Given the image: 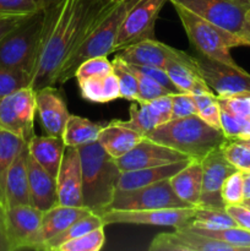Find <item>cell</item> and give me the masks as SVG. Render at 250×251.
<instances>
[{
    "mask_svg": "<svg viewBox=\"0 0 250 251\" xmlns=\"http://www.w3.org/2000/svg\"><path fill=\"white\" fill-rule=\"evenodd\" d=\"M240 118V135L238 140L250 139V118Z\"/></svg>",
    "mask_w": 250,
    "mask_h": 251,
    "instance_id": "obj_53",
    "label": "cell"
},
{
    "mask_svg": "<svg viewBox=\"0 0 250 251\" xmlns=\"http://www.w3.org/2000/svg\"><path fill=\"white\" fill-rule=\"evenodd\" d=\"M198 114L195 100L191 93H172V119L191 117Z\"/></svg>",
    "mask_w": 250,
    "mask_h": 251,
    "instance_id": "obj_44",
    "label": "cell"
},
{
    "mask_svg": "<svg viewBox=\"0 0 250 251\" xmlns=\"http://www.w3.org/2000/svg\"><path fill=\"white\" fill-rule=\"evenodd\" d=\"M83 100L93 103H108L120 98L119 81L113 73L92 76L77 81Z\"/></svg>",
    "mask_w": 250,
    "mask_h": 251,
    "instance_id": "obj_26",
    "label": "cell"
},
{
    "mask_svg": "<svg viewBox=\"0 0 250 251\" xmlns=\"http://www.w3.org/2000/svg\"><path fill=\"white\" fill-rule=\"evenodd\" d=\"M103 127L104 125H102L100 123L91 122L87 118L70 114L66 120L61 139H63L65 146H82V145L97 141Z\"/></svg>",
    "mask_w": 250,
    "mask_h": 251,
    "instance_id": "obj_27",
    "label": "cell"
},
{
    "mask_svg": "<svg viewBox=\"0 0 250 251\" xmlns=\"http://www.w3.org/2000/svg\"><path fill=\"white\" fill-rule=\"evenodd\" d=\"M28 17V16H26ZM26 17H10V19H0V42L12 31L16 28Z\"/></svg>",
    "mask_w": 250,
    "mask_h": 251,
    "instance_id": "obj_50",
    "label": "cell"
},
{
    "mask_svg": "<svg viewBox=\"0 0 250 251\" xmlns=\"http://www.w3.org/2000/svg\"><path fill=\"white\" fill-rule=\"evenodd\" d=\"M243 205L248 206V207L250 208V199H247V200H244V201H243Z\"/></svg>",
    "mask_w": 250,
    "mask_h": 251,
    "instance_id": "obj_56",
    "label": "cell"
},
{
    "mask_svg": "<svg viewBox=\"0 0 250 251\" xmlns=\"http://www.w3.org/2000/svg\"><path fill=\"white\" fill-rule=\"evenodd\" d=\"M221 107L242 118H250V93L218 98Z\"/></svg>",
    "mask_w": 250,
    "mask_h": 251,
    "instance_id": "obj_46",
    "label": "cell"
},
{
    "mask_svg": "<svg viewBox=\"0 0 250 251\" xmlns=\"http://www.w3.org/2000/svg\"><path fill=\"white\" fill-rule=\"evenodd\" d=\"M100 227H105L102 217L98 213L90 212L88 215L78 218L76 222H74L70 227L66 228L60 234H58L53 239L49 240L46 244L44 251H58V248L61 244H64V243L81 237V235L86 234V233L91 232L93 229H97Z\"/></svg>",
    "mask_w": 250,
    "mask_h": 251,
    "instance_id": "obj_30",
    "label": "cell"
},
{
    "mask_svg": "<svg viewBox=\"0 0 250 251\" xmlns=\"http://www.w3.org/2000/svg\"><path fill=\"white\" fill-rule=\"evenodd\" d=\"M168 0H137L127 11L115 39L113 53L154 38V27L162 7Z\"/></svg>",
    "mask_w": 250,
    "mask_h": 251,
    "instance_id": "obj_9",
    "label": "cell"
},
{
    "mask_svg": "<svg viewBox=\"0 0 250 251\" xmlns=\"http://www.w3.org/2000/svg\"><path fill=\"white\" fill-rule=\"evenodd\" d=\"M193 96L199 117L203 122L207 123L210 126L222 130L221 129V105L217 96L213 92H201Z\"/></svg>",
    "mask_w": 250,
    "mask_h": 251,
    "instance_id": "obj_36",
    "label": "cell"
},
{
    "mask_svg": "<svg viewBox=\"0 0 250 251\" xmlns=\"http://www.w3.org/2000/svg\"><path fill=\"white\" fill-rule=\"evenodd\" d=\"M114 71L112 61L108 60L107 55L95 56V58H90L87 60L82 61L76 69L75 76L74 77L77 81L83 80V78L92 77V76L104 75V74H109Z\"/></svg>",
    "mask_w": 250,
    "mask_h": 251,
    "instance_id": "obj_42",
    "label": "cell"
},
{
    "mask_svg": "<svg viewBox=\"0 0 250 251\" xmlns=\"http://www.w3.org/2000/svg\"><path fill=\"white\" fill-rule=\"evenodd\" d=\"M199 74L217 98L250 93V74L240 66H232L203 55L195 56Z\"/></svg>",
    "mask_w": 250,
    "mask_h": 251,
    "instance_id": "obj_10",
    "label": "cell"
},
{
    "mask_svg": "<svg viewBox=\"0 0 250 251\" xmlns=\"http://www.w3.org/2000/svg\"><path fill=\"white\" fill-rule=\"evenodd\" d=\"M240 37L244 41L245 46L250 47V9L248 10L247 15H245V20L244 24H243V29Z\"/></svg>",
    "mask_w": 250,
    "mask_h": 251,
    "instance_id": "obj_52",
    "label": "cell"
},
{
    "mask_svg": "<svg viewBox=\"0 0 250 251\" xmlns=\"http://www.w3.org/2000/svg\"><path fill=\"white\" fill-rule=\"evenodd\" d=\"M146 137L194 159H202L228 140L222 130L210 126L198 114L159 125Z\"/></svg>",
    "mask_w": 250,
    "mask_h": 251,
    "instance_id": "obj_4",
    "label": "cell"
},
{
    "mask_svg": "<svg viewBox=\"0 0 250 251\" xmlns=\"http://www.w3.org/2000/svg\"><path fill=\"white\" fill-rule=\"evenodd\" d=\"M202 164V189L196 207H210L225 210L222 191L225 179L238 169L228 162L221 147L213 150L201 159Z\"/></svg>",
    "mask_w": 250,
    "mask_h": 251,
    "instance_id": "obj_14",
    "label": "cell"
},
{
    "mask_svg": "<svg viewBox=\"0 0 250 251\" xmlns=\"http://www.w3.org/2000/svg\"><path fill=\"white\" fill-rule=\"evenodd\" d=\"M58 205L83 206L82 172L77 147L65 146L56 176Z\"/></svg>",
    "mask_w": 250,
    "mask_h": 251,
    "instance_id": "obj_17",
    "label": "cell"
},
{
    "mask_svg": "<svg viewBox=\"0 0 250 251\" xmlns=\"http://www.w3.org/2000/svg\"><path fill=\"white\" fill-rule=\"evenodd\" d=\"M112 63L114 74L119 81L120 98H124L130 102L139 100V85H137V78L135 77L134 73L130 70L127 64L119 55H115Z\"/></svg>",
    "mask_w": 250,
    "mask_h": 251,
    "instance_id": "obj_35",
    "label": "cell"
},
{
    "mask_svg": "<svg viewBox=\"0 0 250 251\" xmlns=\"http://www.w3.org/2000/svg\"><path fill=\"white\" fill-rule=\"evenodd\" d=\"M191 229L200 234L215 238L221 242L234 247L238 251L250 250V232L240 227H225L216 228V229H205V228H196L188 225Z\"/></svg>",
    "mask_w": 250,
    "mask_h": 251,
    "instance_id": "obj_33",
    "label": "cell"
},
{
    "mask_svg": "<svg viewBox=\"0 0 250 251\" xmlns=\"http://www.w3.org/2000/svg\"><path fill=\"white\" fill-rule=\"evenodd\" d=\"M126 64L130 68V70L134 73L135 77L137 78V85H139V100L137 102H149V100H154L157 97H161V96L171 95V91L164 87L163 85H161L158 81L150 77V76L141 73V71L136 70L131 64Z\"/></svg>",
    "mask_w": 250,
    "mask_h": 251,
    "instance_id": "obj_40",
    "label": "cell"
},
{
    "mask_svg": "<svg viewBox=\"0 0 250 251\" xmlns=\"http://www.w3.org/2000/svg\"><path fill=\"white\" fill-rule=\"evenodd\" d=\"M194 207L178 198L169 180H161L130 191H117L105 210H157ZM104 210V211H105Z\"/></svg>",
    "mask_w": 250,
    "mask_h": 251,
    "instance_id": "obj_11",
    "label": "cell"
},
{
    "mask_svg": "<svg viewBox=\"0 0 250 251\" xmlns=\"http://www.w3.org/2000/svg\"><path fill=\"white\" fill-rule=\"evenodd\" d=\"M196 207L157 208V210H105L100 213L105 226L139 225L158 227H183L193 222Z\"/></svg>",
    "mask_w": 250,
    "mask_h": 251,
    "instance_id": "obj_13",
    "label": "cell"
},
{
    "mask_svg": "<svg viewBox=\"0 0 250 251\" xmlns=\"http://www.w3.org/2000/svg\"><path fill=\"white\" fill-rule=\"evenodd\" d=\"M144 137L136 130L125 126L120 120H112L104 125L97 141L113 158L117 159L134 149Z\"/></svg>",
    "mask_w": 250,
    "mask_h": 251,
    "instance_id": "obj_21",
    "label": "cell"
},
{
    "mask_svg": "<svg viewBox=\"0 0 250 251\" xmlns=\"http://www.w3.org/2000/svg\"><path fill=\"white\" fill-rule=\"evenodd\" d=\"M242 1H244V2H245V4H247V5H248V6H249V7H250V0H242Z\"/></svg>",
    "mask_w": 250,
    "mask_h": 251,
    "instance_id": "obj_58",
    "label": "cell"
},
{
    "mask_svg": "<svg viewBox=\"0 0 250 251\" xmlns=\"http://www.w3.org/2000/svg\"><path fill=\"white\" fill-rule=\"evenodd\" d=\"M225 208L228 215L237 223L238 227L250 232V208L248 206L239 203V205H225Z\"/></svg>",
    "mask_w": 250,
    "mask_h": 251,
    "instance_id": "obj_49",
    "label": "cell"
},
{
    "mask_svg": "<svg viewBox=\"0 0 250 251\" xmlns=\"http://www.w3.org/2000/svg\"><path fill=\"white\" fill-rule=\"evenodd\" d=\"M92 211L86 206H64L55 205L54 207L44 211L42 217V238L46 244L54 237L70 227L74 222Z\"/></svg>",
    "mask_w": 250,
    "mask_h": 251,
    "instance_id": "obj_25",
    "label": "cell"
},
{
    "mask_svg": "<svg viewBox=\"0 0 250 251\" xmlns=\"http://www.w3.org/2000/svg\"><path fill=\"white\" fill-rule=\"evenodd\" d=\"M244 184V200L250 199V172H242Z\"/></svg>",
    "mask_w": 250,
    "mask_h": 251,
    "instance_id": "obj_54",
    "label": "cell"
},
{
    "mask_svg": "<svg viewBox=\"0 0 250 251\" xmlns=\"http://www.w3.org/2000/svg\"><path fill=\"white\" fill-rule=\"evenodd\" d=\"M129 120H120L125 126L131 127V129L136 130L140 134L146 136L149 132L159 126L161 120H159L158 115L153 110L149 102H137L134 100L129 108Z\"/></svg>",
    "mask_w": 250,
    "mask_h": 251,
    "instance_id": "obj_31",
    "label": "cell"
},
{
    "mask_svg": "<svg viewBox=\"0 0 250 251\" xmlns=\"http://www.w3.org/2000/svg\"><path fill=\"white\" fill-rule=\"evenodd\" d=\"M118 55L124 61L135 65L166 68L169 61H179L196 68L195 56L183 50L157 41L156 38L145 39L119 51Z\"/></svg>",
    "mask_w": 250,
    "mask_h": 251,
    "instance_id": "obj_15",
    "label": "cell"
},
{
    "mask_svg": "<svg viewBox=\"0 0 250 251\" xmlns=\"http://www.w3.org/2000/svg\"><path fill=\"white\" fill-rule=\"evenodd\" d=\"M32 76L25 71L0 65V98L26 86H31Z\"/></svg>",
    "mask_w": 250,
    "mask_h": 251,
    "instance_id": "obj_39",
    "label": "cell"
},
{
    "mask_svg": "<svg viewBox=\"0 0 250 251\" xmlns=\"http://www.w3.org/2000/svg\"><path fill=\"white\" fill-rule=\"evenodd\" d=\"M43 7V0H0V19L26 17Z\"/></svg>",
    "mask_w": 250,
    "mask_h": 251,
    "instance_id": "obj_38",
    "label": "cell"
},
{
    "mask_svg": "<svg viewBox=\"0 0 250 251\" xmlns=\"http://www.w3.org/2000/svg\"><path fill=\"white\" fill-rule=\"evenodd\" d=\"M174 229L183 239V242L188 245L190 251H238L232 245L195 232L188 225Z\"/></svg>",
    "mask_w": 250,
    "mask_h": 251,
    "instance_id": "obj_32",
    "label": "cell"
},
{
    "mask_svg": "<svg viewBox=\"0 0 250 251\" xmlns=\"http://www.w3.org/2000/svg\"><path fill=\"white\" fill-rule=\"evenodd\" d=\"M36 113V90L32 86L20 88L0 98V130L28 142L34 136Z\"/></svg>",
    "mask_w": 250,
    "mask_h": 251,
    "instance_id": "obj_7",
    "label": "cell"
},
{
    "mask_svg": "<svg viewBox=\"0 0 250 251\" xmlns=\"http://www.w3.org/2000/svg\"><path fill=\"white\" fill-rule=\"evenodd\" d=\"M43 1H44V4H46V6H47V5H48V4H50V2H53L54 0H43Z\"/></svg>",
    "mask_w": 250,
    "mask_h": 251,
    "instance_id": "obj_57",
    "label": "cell"
},
{
    "mask_svg": "<svg viewBox=\"0 0 250 251\" xmlns=\"http://www.w3.org/2000/svg\"><path fill=\"white\" fill-rule=\"evenodd\" d=\"M151 107L158 115L161 124H166V123L171 122L172 119V93L171 95L161 96L154 100H149Z\"/></svg>",
    "mask_w": 250,
    "mask_h": 251,
    "instance_id": "obj_48",
    "label": "cell"
},
{
    "mask_svg": "<svg viewBox=\"0 0 250 251\" xmlns=\"http://www.w3.org/2000/svg\"><path fill=\"white\" fill-rule=\"evenodd\" d=\"M104 227H100L64 243L58 248V251H100L104 245Z\"/></svg>",
    "mask_w": 250,
    "mask_h": 251,
    "instance_id": "obj_37",
    "label": "cell"
},
{
    "mask_svg": "<svg viewBox=\"0 0 250 251\" xmlns=\"http://www.w3.org/2000/svg\"><path fill=\"white\" fill-rule=\"evenodd\" d=\"M174 193L188 205L196 207L202 189L201 159H191L181 171L169 179Z\"/></svg>",
    "mask_w": 250,
    "mask_h": 251,
    "instance_id": "obj_23",
    "label": "cell"
},
{
    "mask_svg": "<svg viewBox=\"0 0 250 251\" xmlns=\"http://www.w3.org/2000/svg\"><path fill=\"white\" fill-rule=\"evenodd\" d=\"M172 5L178 14L191 47L199 55L207 56L228 65L239 66L230 55V48L245 46L240 37L220 28L180 5Z\"/></svg>",
    "mask_w": 250,
    "mask_h": 251,
    "instance_id": "obj_5",
    "label": "cell"
},
{
    "mask_svg": "<svg viewBox=\"0 0 250 251\" xmlns=\"http://www.w3.org/2000/svg\"><path fill=\"white\" fill-rule=\"evenodd\" d=\"M168 1L190 10L206 21L238 37L242 34L245 15L250 9L242 0H168Z\"/></svg>",
    "mask_w": 250,
    "mask_h": 251,
    "instance_id": "obj_12",
    "label": "cell"
},
{
    "mask_svg": "<svg viewBox=\"0 0 250 251\" xmlns=\"http://www.w3.org/2000/svg\"><path fill=\"white\" fill-rule=\"evenodd\" d=\"M28 152L49 174L56 178L59 168H60L61 159H63L65 144L61 137L50 136H37L34 135L27 142Z\"/></svg>",
    "mask_w": 250,
    "mask_h": 251,
    "instance_id": "obj_24",
    "label": "cell"
},
{
    "mask_svg": "<svg viewBox=\"0 0 250 251\" xmlns=\"http://www.w3.org/2000/svg\"><path fill=\"white\" fill-rule=\"evenodd\" d=\"M29 196L31 205L41 211H47L58 205L56 178L49 174L33 157L27 156Z\"/></svg>",
    "mask_w": 250,
    "mask_h": 251,
    "instance_id": "obj_19",
    "label": "cell"
},
{
    "mask_svg": "<svg viewBox=\"0 0 250 251\" xmlns=\"http://www.w3.org/2000/svg\"><path fill=\"white\" fill-rule=\"evenodd\" d=\"M100 0H54L44 7L43 31L31 86H55L86 17Z\"/></svg>",
    "mask_w": 250,
    "mask_h": 251,
    "instance_id": "obj_1",
    "label": "cell"
},
{
    "mask_svg": "<svg viewBox=\"0 0 250 251\" xmlns=\"http://www.w3.org/2000/svg\"><path fill=\"white\" fill-rule=\"evenodd\" d=\"M37 113L44 132L50 136L61 137L68 120V105L60 91L55 86H46L36 91Z\"/></svg>",
    "mask_w": 250,
    "mask_h": 251,
    "instance_id": "obj_18",
    "label": "cell"
},
{
    "mask_svg": "<svg viewBox=\"0 0 250 251\" xmlns=\"http://www.w3.org/2000/svg\"><path fill=\"white\" fill-rule=\"evenodd\" d=\"M193 159V158H191ZM191 159L166 164V166L150 167V168L135 169V171L122 172L117 191H130L142 186L157 183L161 180H169L174 174L184 168Z\"/></svg>",
    "mask_w": 250,
    "mask_h": 251,
    "instance_id": "obj_22",
    "label": "cell"
},
{
    "mask_svg": "<svg viewBox=\"0 0 250 251\" xmlns=\"http://www.w3.org/2000/svg\"><path fill=\"white\" fill-rule=\"evenodd\" d=\"M196 228H205V229H216V228L225 227H238L228 212L220 208L210 207H196L195 217L193 222L189 223Z\"/></svg>",
    "mask_w": 250,
    "mask_h": 251,
    "instance_id": "obj_34",
    "label": "cell"
},
{
    "mask_svg": "<svg viewBox=\"0 0 250 251\" xmlns=\"http://www.w3.org/2000/svg\"><path fill=\"white\" fill-rule=\"evenodd\" d=\"M44 7L29 15L0 42V65L32 76L44 25Z\"/></svg>",
    "mask_w": 250,
    "mask_h": 251,
    "instance_id": "obj_6",
    "label": "cell"
},
{
    "mask_svg": "<svg viewBox=\"0 0 250 251\" xmlns=\"http://www.w3.org/2000/svg\"><path fill=\"white\" fill-rule=\"evenodd\" d=\"M164 69L179 92L191 93V95L212 92L200 76L198 68L185 65L179 61H169Z\"/></svg>",
    "mask_w": 250,
    "mask_h": 251,
    "instance_id": "obj_28",
    "label": "cell"
},
{
    "mask_svg": "<svg viewBox=\"0 0 250 251\" xmlns=\"http://www.w3.org/2000/svg\"><path fill=\"white\" fill-rule=\"evenodd\" d=\"M27 144L21 150L15 161L9 168L5 181V207L19 205H31L28 184V171H27Z\"/></svg>",
    "mask_w": 250,
    "mask_h": 251,
    "instance_id": "obj_20",
    "label": "cell"
},
{
    "mask_svg": "<svg viewBox=\"0 0 250 251\" xmlns=\"http://www.w3.org/2000/svg\"><path fill=\"white\" fill-rule=\"evenodd\" d=\"M240 141L243 142V144L245 145V146H248L250 149V139H248V140H240Z\"/></svg>",
    "mask_w": 250,
    "mask_h": 251,
    "instance_id": "obj_55",
    "label": "cell"
},
{
    "mask_svg": "<svg viewBox=\"0 0 250 251\" xmlns=\"http://www.w3.org/2000/svg\"><path fill=\"white\" fill-rule=\"evenodd\" d=\"M191 159L186 154L158 144L145 136L136 146L130 150L124 156L115 159L122 172L135 171V169L150 168V167L166 166L176 162Z\"/></svg>",
    "mask_w": 250,
    "mask_h": 251,
    "instance_id": "obj_16",
    "label": "cell"
},
{
    "mask_svg": "<svg viewBox=\"0 0 250 251\" xmlns=\"http://www.w3.org/2000/svg\"><path fill=\"white\" fill-rule=\"evenodd\" d=\"M137 0H100L86 17L75 46L66 58L56 85H63L75 76L82 61L113 53L120 26L130 7Z\"/></svg>",
    "mask_w": 250,
    "mask_h": 251,
    "instance_id": "obj_2",
    "label": "cell"
},
{
    "mask_svg": "<svg viewBox=\"0 0 250 251\" xmlns=\"http://www.w3.org/2000/svg\"><path fill=\"white\" fill-rule=\"evenodd\" d=\"M5 210L4 206L0 203V251H10L9 242L6 235V221H5Z\"/></svg>",
    "mask_w": 250,
    "mask_h": 251,
    "instance_id": "obj_51",
    "label": "cell"
},
{
    "mask_svg": "<svg viewBox=\"0 0 250 251\" xmlns=\"http://www.w3.org/2000/svg\"><path fill=\"white\" fill-rule=\"evenodd\" d=\"M82 172V202L100 215L112 203L122 171L100 142L78 146Z\"/></svg>",
    "mask_w": 250,
    "mask_h": 251,
    "instance_id": "obj_3",
    "label": "cell"
},
{
    "mask_svg": "<svg viewBox=\"0 0 250 251\" xmlns=\"http://www.w3.org/2000/svg\"><path fill=\"white\" fill-rule=\"evenodd\" d=\"M42 217L43 211L32 205H19L7 208L5 221L10 251L44 250Z\"/></svg>",
    "mask_w": 250,
    "mask_h": 251,
    "instance_id": "obj_8",
    "label": "cell"
},
{
    "mask_svg": "<svg viewBox=\"0 0 250 251\" xmlns=\"http://www.w3.org/2000/svg\"><path fill=\"white\" fill-rule=\"evenodd\" d=\"M223 154L240 172H250V149L240 140H227L221 146Z\"/></svg>",
    "mask_w": 250,
    "mask_h": 251,
    "instance_id": "obj_41",
    "label": "cell"
},
{
    "mask_svg": "<svg viewBox=\"0 0 250 251\" xmlns=\"http://www.w3.org/2000/svg\"><path fill=\"white\" fill-rule=\"evenodd\" d=\"M136 70L141 71V73L146 74L150 77L154 78L156 81H158L161 85H163L164 87L168 88L172 93H178L179 91L176 90L175 86L173 85V82L169 78L168 74H167L166 69L163 68H157V66H145V65H135V64H131Z\"/></svg>",
    "mask_w": 250,
    "mask_h": 251,
    "instance_id": "obj_47",
    "label": "cell"
},
{
    "mask_svg": "<svg viewBox=\"0 0 250 251\" xmlns=\"http://www.w3.org/2000/svg\"><path fill=\"white\" fill-rule=\"evenodd\" d=\"M222 195L225 205H239L244 201V184H243V173L240 171L230 174L225 180L222 186Z\"/></svg>",
    "mask_w": 250,
    "mask_h": 251,
    "instance_id": "obj_43",
    "label": "cell"
},
{
    "mask_svg": "<svg viewBox=\"0 0 250 251\" xmlns=\"http://www.w3.org/2000/svg\"><path fill=\"white\" fill-rule=\"evenodd\" d=\"M150 251H190L176 232L159 233L152 239Z\"/></svg>",
    "mask_w": 250,
    "mask_h": 251,
    "instance_id": "obj_45",
    "label": "cell"
},
{
    "mask_svg": "<svg viewBox=\"0 0 250 251\" xmlns=\"http://www.w3.org/2000/svg\"><path fill=\"white\" fill-rule=\"evenodd\" d=\"M25 142L21 137L9 131L0 130V202L5 207V181L9 168L17 154L24 149ZM6 210V207H5Z\"/></svg>",
    "mask_w": 250,
    "mask_h": 251,
    "instance_id": "obj_29",
    "label": "cell"
}]
</instances>
